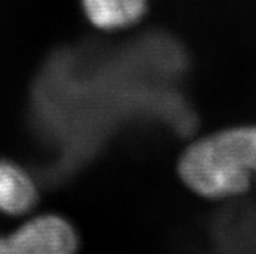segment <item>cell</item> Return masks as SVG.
<instances>
[{
	"label": "cell",
	"mask_w": 256,
	"mask_h": 254,
	"mask_svg": "<svg viewBox=\"0 0 256 254\" xmlns=\"http://www.w3.org/2000/svg\"><path fill=\"white\" fill-rule=\"evenodd\" d=\"M178 170L184 182L206 197L244 192L256 173V127L226 130L195 143Z\"/></svg>",
	"instance_id": "6da1fadb"
},
{
	"label": "cell",
	"mask_w": 256,
	"mask_h": 254,
	"mask_svg": "<svg viewBox=\"0 0 256 254\" xmlns=\"http://www.w3.org/2000/svg\"><path fill=\"white\" fill-rule=\"evenodd\" d=\"M77 244V235L66 221L58 216H43L8 238H0V254H66L74 251Z\"/></svg>",
	"instance_id": "7a4b0ae2"
},
{
	"label": "cell",
	"mask_w": 256,
	"mask_h": 254,
	"mask_svg": "<svg viewBox=\"0 0 256 254\" xmlns=\"http://www.w3.org/2000/svg\"><path fill=\"white\" fill-rule=\"evenodd\" d=\"M36 203V190L29 175L12 162L0 160V210L18 216Z\"/></svg>",
	"instance_id": "3957f363"
},
{
	"label": "cell",
	"mask_w": 256,
	"mask_h": 254,
	"mask_svg": "<svg viewBox=\"0 0 256 254\" xmlns=\"http://www.w3.org/2000/svg\"><path fill=\"white\" fill-rule=\"evenodd\" d=\"M82 4L91 22L106 30L133 25L146 10V0H82Z\"/></svg>",
	"instance_id": "277c9868"
}]
</instances>
